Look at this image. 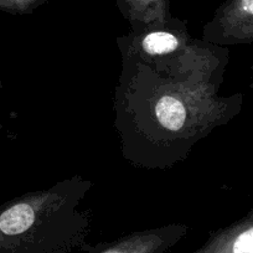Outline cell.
<instances>
[{
	"instance_id": "8",
	"label": "cell",
	"mask_w": 253,
	"mask_h": 253,
	"mask_svg": "<svg viewBox=\"0 0 253 253\" xmlns=\"http://www.w3.org/2000/svg\"><path fill=\"white\" fill-rule=\"evenodd\" d=\"M50 0H0V10L15 15L31 14Z\"/></svg>"
},
{
	"instance_id": "9",
	"label": "cell",
	"mask_w": 253,
	"mask_h": 253,
	"mask_svg": "<svg viewBox=\"0 0 253 253\" xmlns=\"http://www.w3.org/2000/svg\"><path fill=\"white\" fill-rule=\"evenodd\" d=\"M3 89V80H1V77H0V91ZM3 129V123L0 122V130Z\"/></svg>"
},
{
	"instance_id": "7",
	"label": "cell",
	"mask_w": 253,
	"mask_h": 253,
	"mask_svg": "<svg viewBox=\"0 0 253 253\" xmlns=\"http://www.w3.org/2000/svg\"><path fill=\"white\" fill-rule=\"evenodd\" d=\"M116 6L130 28L163 24L171 18V0H114Z\"/></svg>"
},
{
	"instance_id": "5",
	"label": "cell",
	"mask_w": 253,
	"mask_h": 253,
	"mask_svg": "<svg viewBox=\"0 0 253 253\" xmlns=\"http://www.w3.org/2000/svg\"><path fill=\"white\" fill-rule=\"evenodd\" d=\"M189 231L190 226L185 223H169L134 231L108 242L88 243L82 251L84 253H171Z\"/></svg>"
},
{
	"instance_id": "4",
	"label": "cell",
	"mask_w": 253,
	"mask_h": 253,
	"mask_svg": "<svg viewBox=\"0 0 253 253\" xmlns=\"http://www.w3.org/2000/svg\"><path fill=\"white\" fill-rule=\"evenodd\" d=\"M201 39L230 47L253 43V0H227L203 28Z\"/></svg>"
},
{
	"instance_id": "6",
	"label": "cell",
	"mask_w": 253,
	"mask_h": 253,
	"mask_svg": "<svg viewBox=\"0 0 253 253\" xmlns=\"http://www.w3.org/2000/svg\"><path fill=\"white\" fill-rule=\"evenodd\" d=\"M191 253H253V208L236 222L212 231Z\"/></svg>"
},
{
	"instance_id": "3",
	"label": "cell",
	"mask_w": 253,
	"mask_h": 253,
	"mask_svg": "<svg viewBox=\"0 0 253 253\" xmlns=\"http://www.w3.org/2000/svg\"><path fill=\"white\" fill-rule=\"evenodd\" d=\"M116 42L121 56L170 79L222 84L230 62V48L194 38L187 21L175 16L163 24L133 26Z\"/></svg>"
},
{
	"instance_id": "1",
	"label": "cell",
	"mask_w": 253,
	"mask_h": 253,
	"mask_svg": "<svg viewBox=\"0 0 253 253\" xmlns=\"http://www.w3.org/2000/svg\"><path fill=\"white\" fill-rule=\"evenodd\" d=\"M121 61L114 128L122 155L135 168L175 167L242 111L243 94L221 96L222 84L170 79L133 58L121 56Z\"/></svg>"
},
{
	"instance_id": "10",
	"label": "cell",
	"mask_w": 253,
	"mask_h": 253,
	"mask_svg": "<svg viewBox=\"0 0 253 253\" xmlns=\"http://www.w3.org/2000/svg\"><path fill=\"white\" fill-rule=\"evenodd\" d=\"M250 88L253 89V74H252V79H251V82H250Z\"/></svg>"
},
{
	"instance_id": "2",
	"label": "cell",
	"mask_w": 253,
	"mask_h": 253,
	"mask_svg": "<svg viewBox=\"0 0 253 253\" xmlns=\"http://www.w3.org/2000/svg\"><path fill=\"white\" fill-rule=\"evenodd\" d=\"M93 182L81 175L0 205V253H72L88 245L92 213L82 203Z\"/></svg>"
}]
</instances>
